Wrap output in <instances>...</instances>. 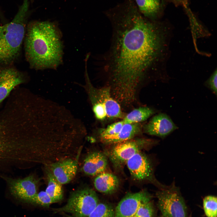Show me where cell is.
<instances>
[{"mask_svg":"<svg viewBox=\"0 0 217 217\" xmlns=\"http://www.w3.org/2000/svg\"><path fill=\"white\" fill-rule=\"evenodd\" d=\"M137 7L130 2L110 16L112 42L104 58L111 95L124 105L135 100L139 86L157 71L167 46V29Z\"/></svg>","mask_w":217,"mask_h":217,"instance_id":"obj_1","label":"cell"},{"mask_svg":"<svg viewBox=\"0 0 217 217\" xmlns=\"http://www.w3.org/2000/svg\"><path fill=\"white\" fill-rule=\"evenodd\" d=\"M35 138L27 112L16 103L7 102L0 112V172L35 162Z\"/></svg>","mask_w":217,"mask_h":217,"instance_id":"obj_2","label":"cell"},{"mask_svg":"<svg viewBox=\"0 0 217 217\" xmlns=\"http://www.w3.org/2000/svg\"><path fill=\"white\" fill-rule=\"evenodd\" d=\"M26 58L36 69L55 68L61 63L63 45L55 22L34 21L27 25L25 36Z\"/></svg>","mask_w":217,"mask_h":217,"instance_id":"obj_3","label":"cell"},{"mask_svg":"<svg viewBox=\"0 0 217 217\" xmlns=\"http://www.w3.org/2000/svg\"><path fill=\"white\" fill-rule=\"evenodd\" d=\"M30 0H24L10 22L0 26V65L11 64L18 57L25 36Z\"/></svg>","mask_w":217,"mask_h":217,"instance_id":"obj_4","label":"cell"},{"mask_svg":"<svg viewBox=\"0 0 217 217\" xmlns=\"http://www.w3.org/2000/svg\"><path fill=\"white\" fill-rule=\"evenodd\" d=\"M99 203L95 191L86 187L73 192L65 205L54 211L55 213H69L73 217H88Z\"/></svg>","mask_w":217,"mask_h":217,"instance_id":"obj_5","label":"cell"},{"mask_svg":"<svg viewBox=\"0 0 217 217\" xmlns=\"http://www.w3.org/2000/svg\"><path fill=\"white\" fill-rule=\"evenodd\" d=\"M158 206L163 217H187V208L179 188L173 183L156 193Z\"/></svg>","mask_w":217,"mask_h":217,"instance_id":"obj_6","label":"cell"},{"mask_svg":"<svg viewBox=\"0 0 217 217\" xmlns=\"http://www.w3.org/2000/svg\"><path fill=\"white\" fill-rule=\"evenodd\" d=\"M151 140L131 139L114 144L109 152V157L113 165L120 167L137 153L154 143Z\"/></svg>","mask_w":217,"mask_h":217,"instance_id":"obj_7","label":"cell"},{"mask_svg":"<svg viewBox=\"0 0 217 217\" xmlns=\"http://www.w3.org/2000/svg\"><path fill=\"white\" fill-rule=\"evenodd\" d=\"M131 175L138 181H149L159 188L166 187L155 178L152 164L149 159L140 151L129 159L126 163Z\"/></svg>","mask_w":217,"mask_h":217,"instance_id":"obj_8","label":"cell"},{"mask_svg":"<svg viewBox=\"0 0 217 217\" xmlns=\"http://www.w3.org/2000/svg\"><path fill=\"white\" fill-rule=\"evenodd\" d=\"M5 178L11 194L18 200L29 203L37 193L38 180L32 175L22 179Z\"/></svg>","mask_w":217,"mask_h":217,"instance_id":"obj_9","label":"cell"},{"mask_svg":"<svg viewBox=\"0 0 217 217\" xmlns=\"http://www.w3.org/2000/svg\"><path fill=\"white\" fill-rule=\"evenodd\" d=\"M151 199L146 191L127 193L119 202L115 211V217H134L140 204Z\"/></svg>","mask_w":217,"mask_h":217,"instance_id":"obj_10","label":"cell"},{"mask_svg":"<svg viewBox=\"0 0 217 217\" xmlns=\"http://www.w3.org/2000/svg\"><path fill=\"white\" fill-rule=\"evenodd\" d=\"M25 80L24 75L15 68L0 65V105L14 89Z\"/></svg>","mask_w":217,"mask_h":217,"instance_id":"obj_11","label":"cell"},{"mask_svg":"<svg viewBox=\"0 0 217 217\" xmlns=\"http://www.w3.org/2000/svg\"><path fill=\"white\" fill-rule=\"evenodd\" d=\"M177 128L169 116L160 113L154 116L144 129L145 132L149 134L164 138Z\"/></svg>","mask_w":217,"mask_h":217,"instance_id":"obj_12","label":"cell"},{"mask_svg":"<svg viewBox=\"0 0 217 217\" xmlns=\"http://www.w3.org/2000/svg\"><path fill=\"white\" fill-rule=\"evenodd\" d=\"M78 159H68L55 162L51 165V171L60 183H69L75 177L78 168Z\"/></svg>","mask_w":217,"mask_h":217,"instance_id":"obj_13","label":"cell"},{"mask_svg":"<svg viewBox=\"0 0 217 217\" xmlns=\"http://www.w3.org/2000/svg\"><path fill=\"white\" fill-rule=\"evenodd\" d=\"M93 98L96 102L102 103L105 106L107 116L113 118H121L123 114L118 103L112 96L109 86L99 89L92 88Z\"/></svg>","mask_w":217,"mask_h":217,"instance_id":"obj_14","label":"cell"},{"mask_svg":"<svg viewBox=\"0 0 217 217\" xmlns=\"http://www.w3.org/2000/svg\"><path fill=\"white\" fill-rule=\"evenodd\" d=\"M108 165L105 156L99 152H93L85 158L82 169L86 175L96 176L105 171Z\"/></svg>","mask_w":217,"mask_h":217,"instance_id":"obj_15","label":"cell"},{"mask_svg":"<svg viewBox=\"0 0 217 217\" xmlns=\"http://www.w3.org/2000/svg\"><path fill=\"white\" fill-rule=\"evenodd\" d=\"M94 184L98 191L105 194H111L118 189L119 181L115 175L104 171L96 175Z\"/></svg>","mask_w":217,"mask_h":217,"instance_id":"obj_16","label":"cell"},{"mask_svg":"<svg viewBox=\"0 0 217 217\" xmlns=\"http://www.w3.org/2000/svg\"><path fill=\"white\" fill-rule=\"evenodd\" d=\"M141 126L139 123L124 124L116 134L102 141L107 144H115L132 139L140 133Z\"/></svg>","mask_w":217,"mask_h":217,"instance_id":"obj_17","label":"cell"},{"mask_svg":"<svg viewBox=\"0 0 217 217\" xmlns=\"http://www.w3.org/2000/svg\"><path fill=\"white\" fill-rule=\"evenodd\" d=\"M137 8L145 17L155 20L160 14L163 3L162 0H135Z\"/></svg>","mask_w":217,"mask_h":217,"instance_id":"obj_18","label":"cell"},{"mask_svg":"<svg viewBox=\"0 0 217 217\" xmlns=\"http://www.w3.org/2000/svg\"><path fill=\"white\" fill-rule=\"evenodd\" d=\"M47 178L48 185L46 192L55 203L61 200L63 196L62 184L57 180L49 170L47 173Z\"/></svg>","mask_w":217,"mask_h":217,"instance_id":"obj_19","label":"cell"},{"mask_svg":"<svg viewBox=\"0 0 217 217\" xmlns=\"http://www.w3.org/2000/svg\"><path fill=\"white\" fill-rule=\"evenodd\" d=\"M154 113L153 110L148 107H140L127 114L122 121L124 124L139 123L147 120Z\"/></svg>","mask_w":217,"mask_h":217,"instance_id":"obj_20","label":"cell"},{"mask_svg":"<svg viewBox=\"0 0 217 217\" xmlns=\"http://www.w3.org/2000/svg\"><path fill=\"white\" fill-rule=\"evenodd\" d=\"M203 209L207 217H216L217 200L216 197L208 196L203 200Z\"/></svg>","mask_w":217,"mask_h":217,"instance_id":"obj_21","label":"cell"},{"mask_svg":"<svg viewBox=\"0 0 217 217\" xmlns=\"http://www.w3.org/2000/svg\"><path fill=\"white\" fill-rule=\"evenodd\" d=\"M88 217H115V211L111 206L99 203Z\"/></svg>","mask_w":217,"mask_h":217,"instance_id":"obj_22","label":"cell"},{"mask_svg":"<svg viewBox=\"0 0 217 217\" xmlns=\"http://www.w3.org/2000/svg\"><path fill=\"white\" fill-rule=\"evenodd\" d=\"M29 203L44 207H49L51 204L55 202L45 191H42L37 193Z\"/></svg>","mask_w":217,"mask_h":217,"instance_id":"obj_23","label":"cell"},{"mask_svg":"<svg viewBox=\"0 0 217 217\" xmlns=\"http://www.w3.org/2000/svg\"><path fill=\"white\" fill-rule=\"evenodd\" d=\"M124 124L122 120L109 125L101 132L100 137L101 141L116 134L120 131Z\"/></svg>","mask_w":217,"mask_h":217,"instance_id":"obj_24","label":"cell"},{"mask_svg":"<svg viewBox=\"0 0 217 217\" xmlns=\"http://www.w3.org/2000/svg\"><path fill=\"white\" fill-rule=\"evenodd\" d=\"M151 200H146L140 205L135 215V217H152L153 209Z\"/></svg>","mask_w":217,"mask_h":217,"instance_id":"obj_25","label":"cell"},{"mask_svg":"<svg viewBox=\"0 0 217 217\" xmlns=\"http://www.w3.org/2000/svg\"><path fill=\"white\" fill-rule=\"evenodd\" d=\"M93 110L97 119L103 120L107 116V113L104 105L101 102H96L93 106Z\"/></svg>","mask_w":217,"mask_h":217,"instance_id":"obj_26","label":"cell"},{"mask_svg":"<svg viewBox=\"0 0 217 217\" xmlns=\"http://www.w3.org/2000/svg\"><path fill=\"white\" fill-rule=\"evenodd\" d=\"M217 75L216 70L205 83L206 86L216 95L217 94Z\"/></svg>","mask_w":217,"mask_h":217,"instance_id":"obj_27","label":"cell"},{"mask_svg":"<svg viewBox=\"0 0 217 217\" xmlns=\"http://www.w3.org/2000/svg\"><path fill=\"white\" fill-rule=\"evenodd\" d=\"M172 2L176 4H179L180 3H181L183 2H182V0H169ZM162 2L163 3L164 0H162Z\"/></svg>","mask_w":217,"mask_h":217,"instance_id":"obj_28","label":"cell"},{"mask_svg":"<svg viewBox=\"0 0 217 217\" xmlns=\"http://www.w3.org/2000/svg\"><path fill=\"white\" fill-rule=\"evenodd\" d=\"M2 13L1 12V11H0V16H2Z\"/></svg>","mask_w":217,"mask_h":217,"instance_id":"obj_29","label":"cell"},{"mask_svg":"<svg viewBox=\"0 0 217 217\" xmlns=\"http://www.w3.org/2000/svg\"><path fill=\"white\" fill-rule=\"evenodd\" d=\"M189 217H190V216Z\"/></svg>","mask_w":217,"mask_h":217,"instance_id":"obj_30","label":"cell"},{"mask_svg":"<svg viewBox=\"0 0 217 217\" xmlns=\"http://www.w3.org/2000/svg\"><path fill=\"white\" fill-rule=\"evenodd\" d=\"M134 217H135L134 216Z\"/></svg>","mask_w":217,"mask_h":217,"instance_id":"obj_31","label":"cell"}]
</instances>
